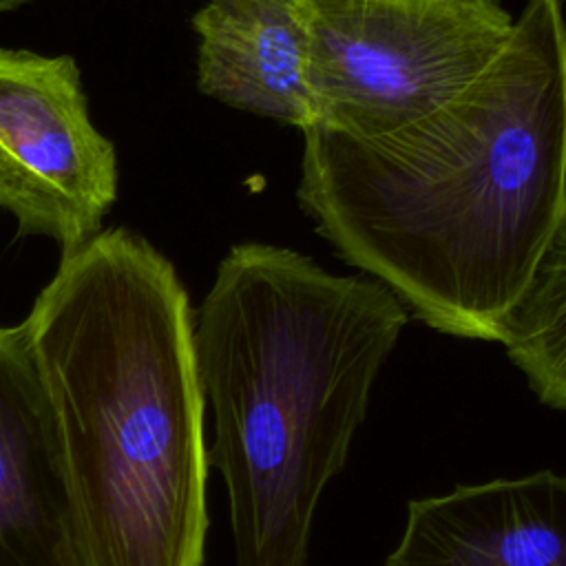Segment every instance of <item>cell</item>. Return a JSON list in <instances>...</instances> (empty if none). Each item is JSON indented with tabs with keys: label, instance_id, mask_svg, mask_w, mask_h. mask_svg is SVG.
Returning a JSON list of instances; mask_svg holds the SVG:
<instances>
[{
	"label": "cell",
	"instance_id": "cell-1",
	"mask_svg": "<svg viewBox=\"0 0 566 566\" xmlns=\"http://www.w3.org/2000/svg\"><path fill=\"white\" fill-rule=\"evenodd\" d=\"M301 208L429 327L500 340L566 212V18L526 0L497 60L389 135L303 133Z\"/></svg>",
	"mask_w": 566,
	"mask_h": 566
},
{
	"label": "cell",
	"instance_id": "cell-2",
	"mask_svg": "<svg viewBox=\"0 0 566 566\" xmlns=\"http://www.w3.org/2000/svg\"><path fill=\"white\" fill-rule=\"evenodd\" d=\"M91 566H203V391L175 265L126 228L62 252L24 318Z\"/></svg>",
	"mask_w": 566,
	"mask_h": 566
},
{
	"label": "cell",
	"instance_id": "cell-3",
	"mask_svg": "<svg viewBox=\"0 0 566 566\" xmlns=\"http://www.w3.org/2000/svg\"><path fill=\"white\" fill-rule=\"evenodd\" d=\"M407 310L371 276L239 243L195 314V352L228 489L234 566H307L316 504L343 471Z\"/></svg>",
	"mask_w": 566,
	"mask_h": 566
},
{
	"label": "cell",
	"instance_id": "cell-4",
	"mask_svg": "<svg viewBox=\"0 0 566 566\" xmlns=\"http://www.w3.org/2000/svg\"><path fill=\"white\" fill-rule=\"evenodd\" d=\"M316 126L349 137L402 130L462 95L504 51L497 0H298Z\"/></svg>",
	"mask_w": 566,
	"mask_h": 566
},
{
	"label": "cell",
	"instance_id": "cell-5",
	"mask_svg": "<svg viewBox=\"0 0 566 566\" xmlns=\"http://www.w3.org/2000/svg\"><path fill=\"white\" fill-rule=\"evenodd\" d=\"M117 155L91 115L71 55L0 49V208L22 237L69 252L102 230Z\"/></svg>",
	"mask_w": 566,
	"mask_h": 566
},
{
	"label": "cell",
	"instance_id": "cell-6",
	"mask_svg": "<svg viewBox=\"0 0 566 566\" xmlns=\"http://www.w3.org/2000/svg\"><path fill=\"white\" fill-rule=\"evenodd\" d=\"M0 566H91L53 402L24 325H0Z\"/></svg>",
	"mask_w": 566,
	"mask_h": 566
},
{
	"label": "cell",
	"instance_id": "cell-7",
	"mask_svg": "<svg viewBox=\"0 0 566 566\" xmlns=\"http://www.w3.org/2000/svg\"><path fill=\"white\" fill-rule=\"evenodd\" d=\"M385 566H566V475L537 471L411 500Z\"/></svg>",
	"mask_w": 566,
	"mask_h": 566
},
{
	"label": "cell",
	"instance_id": "cell-8",
	"mask_svg": "<svg viewBox=\"0 0 566 566\" xmlns=\"http://www.w3.org/2000/svg\"><path fill=\"white\" fill-rule=\"evenodd\" d=\"M192 29L203 95L301 133L316 126L298 0H206Z\"/></svg>",
	"mask_w": 566,
	"mask_h": 566
},
{
	"label": "cell",
	"instance_id": "cell-9",
	"mask_svg": "<svg viewBox=\"0 0 566 566\" xmlns=\"http://www.w3.org/2000/svg\"><path fill=\"white\" fill-rule=\"evenodd\" d=\"M497 343L537 400L566 411V212L506 312Z\"/></svg>",
	"mask_w": 566,
	"mask_h": 566
},
{
	"label": "cell",
	"instance_id": "cell-10",
	"mask_svg": "<svg viewBox=\"0 0 566 566\" xmlns=\"http://www.w3.org/2000/svg\"><path fill=\"white\" fill-rule=\"evenodd\" d=\"M31 0H0V13H7V11H13V9H20L24 4H29Z\"/></svg>",
	"mask_w": 566,
	"mask_h": 566
}]
</instances>
